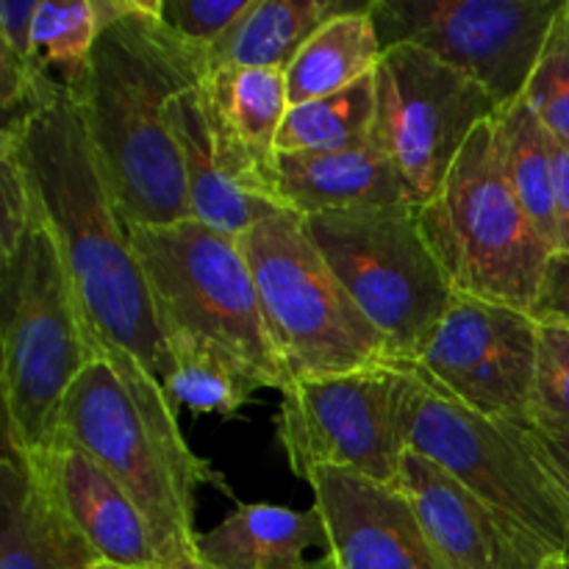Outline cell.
<instances>
[{"mask_svg":"<svg viewBox=\"0 0 569 569\" xmlns=\"http://www.w3.org/2000/svg\"><path fill=\"white\" fill-rule=\"evenodd\" d=\"M9 144L53 233L83 320L164 387L172 356L156 320L148 281L61 78L42 103L3 120Z\"/></svg>","mask_w":569,"mask_h":569,"instance_id":"obj_1","label":"cell"},{"mask_svg":"<svg viewBox=\"0 0 569 569\" xmlns=\"http://www.w3.org/2000/svg\"><path fill=\"white\" fill-rule=\"evenodd\" d=\"M209 72L206 48L159 20V0H131L126 14L100 31L87 64L64 78L128 228L192 220L167 109Z\"/></svg>","mask_w":569,"mask_h":569,"instance_id":"obj_2","label":"cell"},{"mask_svg":"<svg viewBox=\"0 0 569 569\" xmlns=\"http://www.w3.org/2000/svg\"><path fill=\"white\" fill-rule=\"evenodd\" d=\"M0 272L6 445L20 456H33L56 442L61 406L92 361V350L64 261L42 217L11 253L0 256Z\"/></svg>","mask_w":569,"mask_h":569,"instance_id":"obj_3","label":"cell"},{"mask_svg":"<svg viewBox=\"0 0 569 569\" xmlns=\"http://www.w3.org/2000/svg\"><path fill=\"white\" fill-rule=\"evenodd\" d=\"M420 226L456 292L531 315L553 250L506 181L498 117L472 131Z\"/></svg>","mask_w":569,"mask_h":569,"instance_id":"obj_4","label":"cell"},{"mask_svg":"<svg viewBox=\"0 0 569 569\" xmlns=\"http://www.w3.org/2000/svg\"><path fill=\"white\" fill-rule=\"evenodd\" d=\"M267 333L289 383L392 361V348L361 315L320 256L303 217L278 211L242 239Z\"/></svg>","mask_w":569,"mask_h":569,"instance_id":"obj_5","label":"cell"},{"mask_svg":"<svg viewBox=\"0 0 569 569\" xmlns=\"http://www.w3.org/2000/svg\"><path fill=\"white\" fill-rule=\"evenodd\" d=\"M128 231L161 331L209 339L242 359L267 389L283 392L287 367L267 333L242 242L198 220Z\"/></svg>","mask_w":569,"mask_h":569,"instance_id":"obj_6","label":"cell"},{"mask_svg":"<svg viewBox=\"0 0 569 569\" xmlns=\"http://www.w3.org/2000/svg\"><path fill=\"white\" fill-rule=\"evenodd\" d=\"M303 226L395 359H415L456 292L422 233L420 206L326 211Z\"/></svg>","mask_w":569,"mask_h":569,"instance_id":"obj_7","label":"cell"},{"mask_svg":"<svg viewBox=\"0 0 569 569\" xmlns=\"http://www.w3.org/2000/svg\"><path fill=\"white\" fill-rule=\"evenodd\" d=\"M409 372V450L437 461L472 495L509 517L539 548L569 565V498L506 422L476 415L433 387L415 365Z\"/></svg>","mask_w":569,"mask_h":569,"instance_id":"obj_8","label":"cell"},{"mask_svg":"<svg viewBox=\"0 0 569 569\" xmlns=\"http://www.w3.org/2000/svg\"><path fill=\"white\" fill-rule=\"evenodd\" d=\"M409 372L395 359L289 383L276 417L289 470L303 481L317 470H342L398 487L409 450Z\"/></svg>","mask_w":569,"mask_h":569,"instance_id":"obj_9","label":"cell"},{"mask_svg":"<svg viewBox=\"0 0 569 569\" xmlns=\"http://www.w3.org/2000/svg\"><path fill=\"white\" fill-rule=\"evenodd\" d=\"M56 437L76 445L126 489L148 520L167 567L192 559L200 537L194 500L187 498L159 437L103 356L92 353L67 392Z\"/></svg>","mask_w":569,"mask_h":569,"instance_id":"obj_10","label":"cell"},{"mask_svg":"<svg viewBox=\"0 0 569 569\" xmlns=\"http://www.w3.org/2000/svg\"><path fill=\"white\" fill-rule=\"evenodd\" d=\"M498 114L487 89L417 44L389 48L376 70L372 144L398 167L417 206L439 192L472 131Z\"/></svg>","mask_w":569,"mask_h":569,"instance_id":"obj_11","label":"cell"},{"mask_svg":"<svg viewBox=\"0 0 569 569\" xmlns=\"http://www.w3.org/2000/svg\"><path fill=\"white\" fill-rule=\"evenodd\" d=\"M565 0H372L383 50L417 44L483 87L500 111L520 103Z\"/></svg>","mask_w":569,"mask_h":569,"instance_id":"obj_12","label":"cell"},{"mask_svg":"<svg viewBox=\"0 0 569 569\" xmlns=\"http://www.w3.org/2000/svg\"><path fill=\"white\" fill-rule=\"evenodd\" d=\"M537 359L533 315L453 292L448 311L409 365L476 415L520 420L531 411Z\"/></svg>","mask_w":569,"mask_h":569,"instance_id":"obj_13","label":"cell"},{"mask_svg":"<svg viewBox=\"0 0 569 569\" xmlns=\"http://www.w3.org/2000/svg\"><path fill=\"white\" fill-rule=\"evenodd\" d=\"M167 126L181 150L192 220L242 239L256 222L287 211L272 189L270 164L228 128L203 83L172 100Z\"/></svg>","mask_w":569,"mask_h":569,"instance_id":"obj_14","label":"cell"},{"mask_svg":"<svg viewBox=\"0 0 569 569\" xmlns=\"http://www.w3.org/2000/svg\"><path fill=\"white\" fill-rule=\"evenodd\" d=\"M395 489L448 569H542L553 559L517 522L415 450H406Z\"/></svg>","mask_w":569,"mask_h":569,"instance_id":"obj_15","label":"cell"},{"mask_svg":"<svg viewBox=\"0 0 569 569\" xmlns=\"http://www.w3.org/2000/svg\"><path fill=\"white\" fill-rule=\"evenodd\" d=\"M306 483L326 520V553L337 569H448L395 487L342 470H317Z\"/></svg>","mask_w":569,"mask_h":569,"instance_id":"obj_16","label":"cell"},{"mask_svg":"<svg viewBox=\"0 0 569 569\" xmlns=\"http://www.w3.org/2000/svg\"><path fill=\"white\" fill-rule=\"evenodd\" d=\"M56 509L94 553L98 565L117 569H170L153 531L126 489L87 453L56 437L48 450L22 456Z\"/></svg>","mask_w":569,"mask_h":569,"instance_id":"obj_17","label":"cell"},{"mask_svg":"<svg viewBox=\"0 0 569 569\" xmlns=\"http://www.w3.org/2000/svg\"><path fill=\"white\" fill-rule=\"evenodd\" d=\"M270 181L283 209L298 217L417 203L398 167L376 144L339 153H276Z\"/></svg>","mask_w":569,"mask_h":569,"instance_id":"obj_18","label":"cell"},{"mask_svg":"<svg viewBox=\"0 0 569 569\" xmlns=\"http://www.w3.org/2000/svg\"><path fill=\"white\" fill-rule=\"evenodd\" d=\"M311 548H328L320 509L242 503L200 533L194 556L206 569H303Z\"/></svg>","mask_w":569,"mask_h":569,"instance_id":"obj_19","label":"cell"},{"mask_svg":"<svg viewBox=\"0 0 569 569\" xmlns=\"http://www.w3.org/2000/svg\"><path fill=\"white\" fill-rule=\"evenodd\" d=\"M3 542L0 569H92L98 565L81 533L56 509L31 467L6 445L0 465Z\"/></svg>","mask_w":569,"mask_h":569,"instance_id":"obj_20","label":"cell"},{"mask_svg":"<svg viewBox=\"0 0 569 569\" xmlns=\"http://www.w3.org/2000/svg\"><path fill=\"white\" fill-rule=\"evenodd\" d=\"M365 3L367 0H256L248 14L214 48L206 50L211 70L264 67L287 72L322 22Z\"/></svg>","mask_w":569,"mask_h":569,"instance_id":"obj_21","label":"cell"},{"mask_svg":"<svg viewBox=\"0 0 569 569\" xmlns=\"http://www.w3.org/2000/svg\"><path fill=\"white\" fill-rule=\"evenodd\" d=\"M370 3L367 0L359 9L331 17L311 33L287 67L289 106L328 98L376 76L387 50L378 39Z\"/></svg>","mask_w":569,"mask_h":569,"instance_id":"obj_22","label":"cell"},{"mask_svg":"<svg viewBox=\"0 0 569 569\" xmlns=\"http://www.w3.org/2000/svg\"><path fill=\"white\" fill-rule=\"evenodd\" d=\"M164 339L172 356L164 392L176 409H189L194 417L214 415L231 420L253 403L256 392L267 389L242 359L209 339L187 331H167Z\"/></svg>","mask_w":569,"mask_h":569,"instance_id":"obj_23","label":"cell"},{"mask_svg":"<svg viewBox=\"0 0 569 569\" xmlns=\"http://www.w3.org/2000/svg\"><path fill=\"white\" fill-rule=\"evenodd\" d=\"M500 156L506 181L539 237L556 256V198H553V137L545 131L526 103L498 114Z\"/></svg>","mask_w":569,"mask_h":569,"instance_id":"obj_24","label":"cell"},{"mask_svg":"<svg viewBox=\"0 0 569 569\" xmlns=\"http://www.w3.org/2000/svg\"><path fill=\"white\" fill-rule=\"evenodd\" d=\"M217 111L233 133L248 144L256 159L270 164L276 156V139L289 111L287 72L264 67H226L211 70L203 81Z\"/></svg>","mask_w":569,"mask_h":569,"instance_id":"obj_25","label":"cell"},{"mask_svg":"<svg viewBox=\"0 0 569 569\" xmlns=\"http://www.w3.org/2000/svg\"><path fill=\"white\" fill-rule=\"evenodd\" d=\"M376 76L309 103L289 106L276 153H339L372 144Z\"/></svg>","mask_w":569,"mask_h":569,"instance_id":"obj_26","label":"cell"},{"mask_svg":"<svg viewBox=\"0 0 569 569\" xmlns=\"http://www.w3.org/2000/svg\"><path fill=\"white\" fill-rule=\"evenodd\" d=\"M103 31L100 0H78V3H50L39 0L33 17V50L44 70H61V78L87 64L94 42Z\"/></svg>","mask_w":569,"mask_h":569,"instance_id":"obj_27","label":"cell"},{"mask_svg":"<svg viewBox=\"0 0 569 569\" xmlns=\"http://www.w3.org/2000/svg\"><path fill=\"white\" fill-rule=\"evenodd\" d=\"M522 103L537 114L556 142L569 144V0L550 22Z\"/></svg>","mask_w":569,"mask_h":569,"instance_id":"obj_28","label":"cell"},{"mask_svg":"<svg viewBox=\"0 0 569 569\" xmlns=\"http://www.w3.org/2000/svg\"><path fill=\"white\" fill-rule=\"evenodd\" d=\"M542 422L569 426V328L539 322V359L533 378L531 411Z\"/></svg>","mask_w":569,"mask_h":569,"instance_id":"obj_29","label":"cell"},{"mask_svg":"<svg viewBox=\"0 0 569 569\" xmlns=\"http://www.w3.org/2000/svg\"><path fill=\"white\" fill-rule=\"evenodd\" d=\"M256 0H159V20L198 48H214Z\"/></svg>","mask_w":569,"mask_h":569,"instance_id":"obj_30","label":"cell"},{"mask_svg":"<svg viewBox=\"0 0 569 569\" xmlns=\"http://www.w3.org/2000/svg\"><path fill=\"white\" fill-rule=\"evenodd\" d=\"M0 198H3V220H0V256L11 253L22 237L39 222V206L33 189L9 144H0Z\"/></svg>","mask_w":569,"mask_h":569,"instance_id":"obj_31","label":"cell"},{"mask_svg":"<svg viewBox=\"0 0 569 569\" xmlns=\"http://www.w3.org/2000/svg\"><path fill=\"white\" fill-rule=\"evenodd\" d=\"M515 431V437L537 456L539 465L548 470L556 487L569 498V426L567 422H542L533 417L520 420H500Z\"/></svg>","mask_w":569,"mask_h":569,"instance_id":"obj_32","label":"cell"},{"mask_svg":"<svg viewBox=\"0 0 569 569\" xmlns=\"http://www.w3.org/2000/svg\"><path fill=\"white\" fill-rule=\"evenodd\" d=\"M533 320L569 328V256L556 253L545 272L542 292L533 306Z\"/></svg>","mask_w":569,"mask_h":569,"instance_id":"obj_33","label":"cell"},{"mask_svg":"<svg viewBox=\"0 0 569 569\" xmlns=\"http://www.w3.org/2000/svg\"><path fill=\"white\" fill-rule=\"evenodd\" d=\"M553 198H556V253L569 256V144L553 139Z\"/></svg>","mask_w":569,"mask_h":569,"instance_id":"obj_34","label":"cell"},{"mask_svg":"<svg viewBox=\"0 0 569 569\" xmlns=\"http://www.w3.org/2000/svg\"><path fill=\"white\" fill-rule=\"evenodd\" d=\"M303 569H337V565H333V559L331 556H322V559H317V561H309V565H306Z\"/></svg>","mask_w":569,"mask_h":569,"instance_id":"obj_35","label":"cell"},{"mask_svg":"<svg viewBox=\"0 0 569 569\" xmlns=\"http://www.w3.org/2000/svg\"><path fill=\"white\" fill-rule=\"evenodd\" d=\"M170 569H206L203 565H200V559L198 556H192V559H183V561H178L176 567H170Z\"/></svg>","mask_w":569,"mask_h":569,"instance_id":"obj_36","label":"cell"},{"mask_svg":"<svg viewBox=\"0 0 569 569\" xmlns=\"http://www.w3.org/2000/svg\"><path fill=\"white\" fill-rule=\"evenodd\" d=\"M542 569H569V565L565 559H550V561H545Z\"/></svg>","mask_w":569,"mask_h":569,"instance_id":"obj_37","label":"cell"},{"mask_svg":"<svg viewBox=\"0 0 569 569\" xmlns=\"http://www.w3.org/2000/svg\"><path fill=\"white\" fill-rule=\"evenodd\" d=\"M92 569H117V567H109V565H94Z\"/></svg>","mask_w":569,"mask_h":569,"instance_id":"obj_38","label":"cell"}]
</instances>
